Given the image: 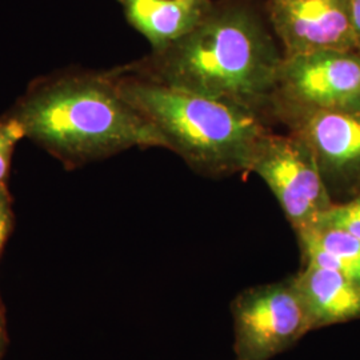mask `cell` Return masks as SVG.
Masks as SVG:
<instances>
[{"instance_id":"cell-9","label":"cell","mask_w":360,"mask_h":360,"mask_svg":"<svg viewBox=\"0 0 360 360\" xmlns=\"http://www.w3.org/2000/svg\"><path fill=\"white\" fill-rule=\"evenodd\" d=\"M292 278L312 330L360 319V283L345 274L306 262Z\"/></svg>"},{"instance_id":"cell-4","label":"cell","mask_w":360,"mask_h":360,"mask_svg":"<svg viewBox=\"0 0 360 360\" xmlns=\"http://www.w3.org/2000/svg\"><path fill=\"white\" fill-rule=\"evenodd\" d=\"M267 117L307 144L330 193H360V99L333 107L272 101Z\"/></svg>"},{"instance_id":"cell-10","label":"cell","mask_w":360,"mask_h":360,"mask_svg":"<svg viewBox=\"0 0 360 360\" xmlns=\"http://www.w3.org/2000/svg\"><path fill=\"white\" fill-rule=\"evenodd\" d=\"M129 26L160 51L198 26L212 0H117Z\"/></svg>"},{"instance_id":"cell-16","label":"cell","mask_w":360,"mask_h":360,"mask_svg":"<svg viewBox=\"0 0 360 360\" xmlns=\"http://www.w3.org/2000/svg\"><path fill=\"white\" fill-rule=\"evenodd\" d=\"M3 339V318H1V312H0V340Z\"/></svg>"},{"instance_id":"cell-1","label":"cell","mask_w":360,"mask_h":360,"mask_svg":"<svg viewBox=\"0 0 360 360\" xmlns=\"http://www.w3.org/2000/svg\"><path fill=\"white\" fill-rule=\"evenodd\" d=\"M282 60L264 6L255 0H219L187 35L120 70L264 119Z\"/></svg>"},{"instance_id":"cell-5","label":"cell","mask_w":360,"mask_h":360,"mask_svg":"<svg viewBox=\"0 0 360 360\" xmlns=\"http://www.w3.org/2000/svg\"><path fill=\"white\" fill-rule=\"evenodd\" d=\"M231 311L238 360L272 359L312 330L294 278L247 288Z\"/></svg>"},{"instance_id":"cell-17","label":"cell","mask_w":360,"mask_h":360,"mask_svg":"<svg viewBox=\"0 0 360 360\" xmlns=\"http://www.w3.org/2000/svg\"><path fill=\"white\" fill-rule=\"evenodd\" d=\"M1 343H3V340H0V351H1Z\"/></svg>"},{"instance_id":"cell-6","label":"cell","mask_w":360,"mask_h":360,"mask_svg":"<svg viewBox=\"0 0 360 360\" xmlns=\"http://www.w3.org/2000/svg\"><path fill=\"white\" fill-rule=\"evenodd\" d=\"M250 172L270 187L295 232L318 223L335 203L315 156L290 132L269 131L257 144Z\"/></svg>"},{"instance_id":"cell-15","label":"cell","mask_w":360,"mask_h":360,"mask_svg":"<svg viewBox=\"0 0 360 360\" xmlns=\"http://www.w3.org/2000/svg\"><path fill=\"white\" fill-rule=\"evenodd\" d=\"M351 18H352V28L356 40V47L360 51V0L351 1Z\"/></svg>"},{"instance_id":"cell-2","label":"cell","mask_w":360,"mask_h":360,"mask_svg":"<svg viewBox=\"0 0 360 360\" xmlns=\"http://www.w3.org/2000/svg\"><path fill=\"white\" fill-rule=\"evenodd\" d=\"M8 115L25 138L75 169L134 147L167 148L120 95L110 71H60L35 79Z\"/></svg>"},{"instance_id":"cell-13","label":"cell","mask_w":360,"mask_h":360,"mask_svg":"<svg viewBox=\"0 0 360 360\" xmlns=\"http://www.w3.org/2000/svg\"><path fill=\"white\" fill-rule=\"evenodd\" d=\"M25 139V132L13 116L0 117V184H6L11 169L13 151L18 142Z\"/></svg>"},{"instance_id":"cell-11","label":"cell","mask_w":360,"mask_h":360,"mask_svg":"<svg viewBox=\"0 0 360 360\" xmlns=\"http://www.w3.org/2000/svg\"><path fill=\"white\" fill-rule=\"evenodd\" d=\"M296 235L304 263L334 269L360 283L359 239L323 223H316Z\"/></svg>"},{"instance_id":"cell-3","label":"cell","mask_w":360,"mask_h":360,"mask_svg":"<svg viewBox=\"0 0 360 360\" xmlns=\"http://www.w3.org/2000/svg\"><path fill=\"white\" fill-rule=\"evenodd\" d=\"M116 89L148 120L190 167L207 176L250 172L264 119L240 107L176 90L120 68L110 70Z\"/></svg>"},{"instance_id":"cell-7","label":"cell","mask_w":360,"mask_h":360,"mask_svg":"<svg viewBox=\"0 0 360 360\" xmlns=\"http://www.w3.org/2000/svg\"><path fill=\"white\" fill-rule=\"evenodd\" d=\"M352 0H267L271 28L284 58L327 50H358Z\"/></svg>"},{"instance_id":"cell-12","label":"cell","mask_w":360,"mask_h":360,"mask_svg":"<svg viewBox=\"0 0 360 360\" xmlns=\"http://www.w3.org/2000/svg\"><path fill=\"white\" fill-rule=\"evenodd\" d=\"M318 223L345 230L360 240V193L346 202H335Z\"/></svg>"},{"instance_id":"cell-14","label":"cell","mask_w":360,"mask_h":360,"mask_svg":"<svg viewBox=\"0 0 360 360\" xmlns=\"http://www.w3.org/2000/svg\"><path fill=\"white\" fill-rule=\"evenodd\" d=\"M13 220L11 195L8 193L6 184H0V254L11 231Z\"/></svg>"},{"instance_id":"cell-8","label":"cell","mask_w":360,"mask_h":360,"mask_svg":"<svg viewBox=\"0 0 360 360\" xmlns=\"http://www.w3.org/2000/svg\"><path fill=\"white\" fill-rule=\"evenodd\" d=\"M356 99H360L359 50L283 56L272 101L333 107Z\"/></svg>"}]
</instances>
